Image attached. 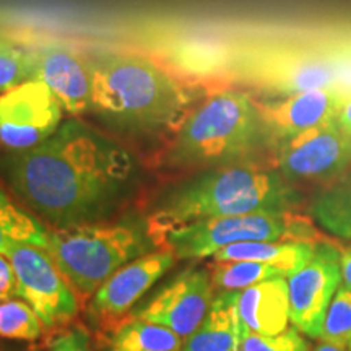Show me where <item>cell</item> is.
Listing matches in <instances>:
<instances>
[{
  "label": "cell",
  "mask_w": 351,
  "mask_h": 351,
  "mask_svg": "<svg viewBox=\"0 0 351 351\" xmlns=\"http://www.w3.org/2000/svg\"><path fill=\"white\" fill-rule=\"evenodd\" d=\"M135 165L119 143L69 119L38 147L8 158L16 194L59 230L90 225L125 195Z\"/></svg>",
  "instance_id": "cell-1"
},
{
  "label": "cell",
  "mask_w": 351,
  "mask_h": 351,
  "mask_svg": "<svg viewBox=\"0 0 351 351\" xmlns=\"http://www.w3.org/2000/svg\"><path fill=\"white\" fill-rule=\"evenodd\" d=\"M192 96L165 65L135 52L93 57L91 111L121 130L152 134L186 116Z\"/></svg>",
  "instance_id": "cell-2"
},
{
  "label": "cell",
  "mask_w": 351,
  "mask_h": 351,
  "mask_svg": "<svg viewBox=\"0 0 351 351\" xmlns=\"http://www.w3.org/2000/svg\"><path fill=\"white\" fill-rule=\"evenodd\" d=\"M298 200L295 187L280 171L232 165L202 173L171 189L158 205L150 232L156 241L169 228L265 210H293Z\"/></svg>",
  "instance_id": "cell-3"
},
{
  "label": "cell",
  "mask_w": 351,
  "mask_h": 351,
  "mask_svg": "<svg viewBox=\"0 0 351 351\" xmlns=\"http://www.w3.org/2000/svg\"><path fill=\"white\" fill-rule=\"evenodd\" d=\"M267 135L251 96L236 90H218L179 122L168 161L178 168L234 163L251 155Z\"/></svg>",
  "instance_id": "cell-4"
},
{
  "label": "cell",
  "mask_w": 351,
  "mask_h": 351,
  "mask_svg": "<svg viewBox=\"0 0 351 351\" xmlns=\"http://www.w3.org/2000/svg\"><path fill=\"white\" fill-rule=\"evenodd\" d=\"M150 231L132 225H83L49 232L46 251L82 298L95 295L121 267L152 252Z\"/></svg>",
  "instance_id": "cell-5"
},
{
  "label": "cell",
  "mask_w": 351,
  "mask_h": 351,
  "mask_svg": "<svg viewBox=\"0 0 351 351\" xmlns=\"http://www.w3.org/2000/svg\"><path fill=\"white\" fill-rule=\"evenodd\" d=\"M252 241L322 243L313 221L293 210H265L200 219L169 228L156 236V244H165L176 258H205L228 245Z\"/></svg>",
  "instance_id": "cell-6"
},
{
  "label": "cell",
  "mask_w": 351,
  "mask_h": 351,
  "mask_svg": "<svg viewBox=\"0 0 351 351\" xmlns=\"http://www.w3.org/2000/svg\"><path fill=\"white\" fill-rule=\"evenodd\" d=\"M231 72L254 86L283 96L335 88L332 65L319 43L243 47L234 51Z\"/></svg>",
  "instance_id": "cell-7"
},
{
  "label": "cell",
  "mask_w": 351,
  "mask_h": 351,
  "mask_svg": "<svg viewBox=\"0 0 351 351\" xmlns=\"http://www.w3.org/2000/svg\"><path fill=\"white\" fill-rule=\"evenodd\" d=\"M3 256L15 271L16 295L33 307L44 327L64 326L75 317V293L46 249L13 243Z\"/></svg>",
  "instance_id": "cell-8"
},
{
  "label": "cell",
  "mask_w": 351,
  "mask_h": 351,
  "mask_svg": "<svg viewBox=\"0 0 351 351\" xmlns=\"http://www.w3.org/2000/svg\"><path fill=\"white\" fill-rule=\"evenodd\" d=\"M289 322L311 339H320L328 306L341 282L340 251L319 243L314 257L287 276Z\"/></svg>",
  "instance_id": "cell-9"
},
{
  "label": "cell",
  "mask_w": 351,
  "mask_h": 351,
  "mask_svg": "<svg viewBox=\"0 0 351 351\" xmlns=\"http://www.w3.org/2000/svg\"><path fill=\"white\" fill-rule=\"evenodd\" d=\"M62 106L39 80H26L0 96V142L16 152L38 147L62 124Z\"/></svg>",
  "instance_id": "cell-10"
},
{
  "label": "cell",
  "mask_w": 351,
  "mask_h": 351,
  "mask_svg": "<svg viewBox=\"0 0 351 351\" xmlns=\"http://www.w3.org/2000/svg\"><path fill=\"white\" fill-rule=\"evenodd\" d=\"M213 300L210 271L189 267L155 293L150 301L135 309L134 317L160 324L187 339L204 322Z\"/></svg>",
  "instance_id": "cell-11"
},
{
  "label": "cell",
  "mask_w": 351,
  "mask_h": 351,
  "mask_svg": "<svg viewBox=\"0 0 351 351\" xmlns=\"http://www.w3.org/2000/svg\"><path fill=\"white\" fill-rule=\"evenodd\" d=\"M287 179H326L343 173L351 165V135L326 122L282 140L276 155Z\"/></svg>",
  "instance_id": "cell-12"
},
{
  "label": "cell",
  "mask_w": 351,
  "mask_h": 351,
  "mask_svg": "<svg viewBox=\"0 0 351 351\" xmlns=\"http://www.w3.org/2000/svg\"><path fill=\"white\" fill-rule=\"evenodd\" d=\"M33 78L43 82L64 111L82 114L93 106V57L75 47L52 44L33 54Z\"/></svg>",
  "instance_id": "cell-13"
},
{
  "label": "cell",
  "mask_w": 351,
  "mask_h": 351,
  "mask_svg": "<svg viewBox=\"0 0 351 351\" xmlns=\"http://www.w3.org/2000/svg\"><path fill=\"white\" fill-rule=\"evenodd\" d=\"M346 96L335 88H317L285 96L274 103H257V109L270 135L287 140L326 122L335 121Z\"/></svg>",
  "instance_id": "cell-14"
},
{
  "label": "cell",
  "mask_w": 351,
  "mask_h": 351,
  "mask_svg": "<svg viewBox=\"0 0 351 351\" xmlns=\"http://www.w3.org/2000/svg\"><path fill=\"white\" fill-rule=\"evenodd\" d=\"M176 256L168 249L148 252L121 267L95 293L91 309L96 315L117 317L129 313L130 307L142 298L169 269Z\"/></svg>",
  "instance_id": "cell-15"
},
{
  "label": "cell",
  "mask_w": 351,
  "mask_h": 351,
  "mask_svg": "<svg viewBox=\"0 0 351 351\" xmlns=\"http://www.w3.org/2000/svg\"><path fill=\"white\" fill-rule=\"evenodd\" d=\"M238 311L245 330L261 335H278L288 328L289 296L285 276L241 289Z\"/></svg>",
  "instance_id": "cell-16"
},
{
  "label": "cell",
  "mask_w": 351,
  "mask_h": 351,
  "mask_svg": "<svg viewBox=\"0 0 351 351\" xmlns=\"http://www.w3.org/2000/svg\"><path fill=\"white\" fill-rule=\"evenodd\" d=\"M238 296L239 291H221L215 296L204 322L187 337L181 351H239L243 322Z\"/></svg>",
  "instance_id": "cell-17"
},
{
  "label": "cell",
  "mask_w": 351,
  "mask_h": 351,
  "mask_svg": "<svg viewBox=\"0 0 351 351\" xmlns=\"http://www.w3.org/2000/svg\"><path fill=\"white\" fill-rule=\"evenodd\" d=\"M317 245L319 243L309 241H252L228 245L215 254L213 258L219 262L247 261L267 263L288 276L314 257Z\"/></svg>",
  "instance_id": "cell-18"
},
{
  "label": "cell",
  "mask_w": 351,
  "mask_h": 351,
  "mask_svg": "<svg viewBox=\"0 0 351 351\" xmlns=\"http://www.w3.org/2000/svg\"><path fill=\"white\" fill-rule=\"evenodd\" d=\"M311 212L330 234L351 239V169L343 171L314 197Z\"/></svg>",
  "instance_id": "cell-19"
},
{
  "label": "cell",
  "mask_w": 351,
  "mask_h": 351,
  "mask_svg": "<svg viewBox=\"0 0 351 351\" xmlns=\"http://www.w3.org/2000/svg\"><path fill=\"white\" fill-rule=\"evenodd\" d=\"M234 51L208 41H184L173 44L169 60L189 77H218L232 69Z\"/></svg>",
  "instance_id": "cell-20"
},
{
  "label": "cell",
  "mask_w": 351,
  "mask_h": 351,
  "mask_svg": "<svg viewBox=\"0 0 351 351\" xmlns=\"http://www.w3.org/2000/svg\"><path fill=\"white\" fill-rule=\"evenodd\" d=\"M112 345L116 351H181L184 339L168 327L134 317L117 328Z\"/></svg>",
  "instance_id": "cell-21"
},
{
  "label": "cell",
  "mask_w": 351,
  "mask_h": 351,
  "mask_svg": "<svg viewBox=\"0 0 351 351\" xmlns=\"http://www.w3.org/2000/svg\"><path fill=\"white\" fill-rule=\"evenodd\" d=\"M49 231L32 215L16 208L5 195L0 192V254H5L13 243L39 245L46 249Z\"/></svg>",
  "instance_id": "cell-22"
},
{
  "label": "cell",
  "mask_w": 351,
  "mask_h": 351,
  "mask_svg": "<svg viewBox=\"0 0 351 351\" xmlns=\"http://www.w3.org/2000/svg\"><path fill=\"white\" fill-rule=\"evenodd\" d=\"M210 278L215 291H241L254 285L265 282V280L275 278V276H285L282 270L276 267L267 265L261 262H219L213 261L208 265Z\"/></svg>",
  "instance_id": "cell-23"
},
{
  "label": "cell",
  "mask_w": 351,
  "mask_h": 351,
  "mask_svg": "<svg viewBox=\"0 0 351 351\" xmlns=\"http://www.w3.org/2000/svg\"><path fill=\"white\" fill-rule=\"evenodd\" d=\"M43 333V322L26 301L0 300V337L13 340H36Z\"/></svg>",
  "instance_id": "cell-24"
},
{
  "label": "cell",
  "mask_w": 351,
  "mask_h": 351,
  "mask_svg": "<svg viewBox=\"0 0 351 351\" xmlns=\"http://www.w3.org/2000/svg\"><path fill=\"white\" fill-rule=\"evenodd\" d=\"M320 340L346 348L351 341V289L340 285L328 306Z\"/></svg>",
  "instance_id": "cell-25"
},
{
  "label": "cell",
  "mask_w": 351,
  "mask_h": 351,
  "mask_svg": "<svg viewBox=\"0 0 351 351\" xmlns=\"http://www.w3.org/2000/svg\"><path fill=\"white\" fill-rule=\"evenodd\" d=\"M33 78V54L0 38V91L12 90Z\"/></svg>",
  "instance_id": "cell-26"
},
{
  "label": "cell",
  "mask_w": 351,
  "mask_h": 351,
  "mask_svg": "<svg viewBox=\"0 0 351 351\" xmlns=\"http://www.w3.org/2000/svg\"><path fill=\"white\" fill-rule=\"evenodd\" d=\"M239 351H309V341L295 327L278 335H261L243 327Z\"/></svg>",
  "instance_id": "cell-27"
},
{
  "label": "cell",
  "mask_w": 351,
  "mask_h": 351,
  "mask_svg": "<svg viewBox=\"0 0 351 351\" xmlns=\"http://www.w3.org/2000/svg\"><path fill=\"white\" fill-rule=\"evenodd\" d=\"M319 44L332 65L335 90L348 98L351 96V36L327 39Z\"/></svg>",
  "instance_id": "cell-28"
},
{
  "label": "cell",
  "mask_w": 351,
  "mask_h": 351,
  "mask_svg": "<svg viewBox=\"0 0 351 351\" xmlns=\"http://www.w3.org/2000/svg\"><path fill=\"white\" fill-rule=\"evenodd\" d=\"M49 351H95V348L85 328L73 327L57 337Z\"/></svg>",
  "instance_id": "cell-29"
},
{
  "label": "cell",
  "mask_w": 351,
  "mask_h": 351,
  "mask_svg": "<svg viewBox=\"0 0 351 351\" xmlns=\"http://www.w3.org/2000/svg\"><path fill=\"white\" fill-rule=\"evenodd\" d=\"M16 295V276L10 261L0 254V300Z\"/></svg>",
  "instance_id": "cell-30"
},
{
  "label": "cell",
  "mask_w": 351,
  "mask_h": 351,
  "mask_svg": "<svg viewBox=\"0 0 351 351\" xmlns=\"http://www.w3.org/2000/svg\"><path fill=\"white\" fill-rule=\"evenodd\" d=\"M335 121L341 130L351 135V96H348V98L345 99V103L341 104Z\"/></svg>",
  "instance_id": "cell-31"
},
{
  "label": "cell",
  "mask_w": 351,
  "mask_h": 351,
  "mask_svg": "<svg viewBox=\"0 0 351 351\" xmlns=\"http://www.w3.org/2000/svg\"><path fill=\"white\" fill-rule=\"evenodd\" d=\"M340 265H341V278L346 288L351 289V245L340 251Z\"/></svg>",
  "instance_id": "cell-32"
},
{
  "label": "cell",
  "mask_w": 351,
  "mask_h": 351,
  "mask_svg": "<svg viewBox=\"0 0 351 351\" xmlns=\"http://www.w3.org/2000/svg\"><path fill=\"white\" fill-rule=\"evenodd\" d=\"M314 351H346V348H339V346L330 345V343H322L319 345Z\"/></svg>",
  "instance_id": "cell-33"
},
{
  "label": "cell",
  "mask_w": 351,
  "mask_h": 351,
  "mask_svg": "<svg viewBox=\"0 0 351 351\" xmlns=\"http://www.w3.org/2000/svg\"><path fill=\"white\" fill-rule=\"evenodd\" d=\"M348 346H350V350H351V341H350V345H348Z\"/></svg>",
  "instance_id": "cell-34"
}]
</instances>
